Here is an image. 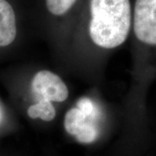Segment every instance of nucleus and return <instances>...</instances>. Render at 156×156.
I'll use <instances>...</instances> for the list:
<instances>
[{
	"instance_id": "6",
	"label": "nucleus",
	"mask_w": 156,
	"mask_h": 156,
	"mask_svg": "<svg viewBox=\"0 0 156 156\" xmlns=\"http://www.w3.org/2000/svg\"><path fill=\"white\" fill-rule=\"evenodd\" d=\"M28 116L31 119H39L44 122H51L55 119L56 110L54 103L36 101L27 109Z\"/></svg>"
},
{
	"instance_id": "1",
	"label": "nucleus",
	"mask_w": 156,
	"mask_h": 156,
	"mask_svg": "<svg viewBox=\"0 0 156 156\" xmlns=\"http://www.w3.org/2000/svg\"><path fill=\"white\" fill-rule=\"evenodd\" d=\"M89 36L102 50H114L128 39L132 27L129 0H90Z\"/></svg>"
},
{
	"instance_id": "3",
	"label": "nucleus",
	"mask_w": 156,
	"mask_h": 156,
	"mask_svg": "<svg viewBox=\"0 0 156 156\" xmlns=\"http://www.w3.org/2000/svg\"><path fill=\"white\" fill-rule=\"evenodd\" d=\"M132 26L140 48L156 50V0H135Z\"/></svg>"
},
{
	"instance_id": "4",
	"label": "nucleus",
	"mask_w": 156,
	"mask_h": 156,
	"mask_svg": "<svg viewBox=\"0 0 156 156\" xmlns=\"http://www.w3.org/2000/svg\"><path fill=\"white\" fill-rule=\"evenodd\" d=\"M31 91L36 101L61 103L67 100L69 92L64 81L49 69L36 73L31 80Z\"/></svg>"
},
{
	"instance_id": "8",
	"label": "nucleus",
	"mask_w": 156,
	"mask_h": 156,
	"mask_svg": "<svg viewBox=\"0 0 156 156\" xmlns=\"http://www.w3.org/2000/svg\"><path fill=\"white\" fill-rule=\"evenodd\" d=\"M3 117H4V112H3V108H2V107L0 105V124L2 122V121H3Z\"/></svg>"
},
{
	"instance_id": "2",
	"label": "nucleus",
	"mask_w": 156,
	"mask_h": 156,
	"mask_svg": "<svg viewBox=\"0 0 156 156\" xmlns=\"http://www.w3.org/2000/svg\"><path fill=\"white\" fill-rule=\"evenodd\" d=\"M99 118L100 111L96 104L89 97H83L66 112L63 126L78 142L90 144L99 137Z\"/></svg>"
},
{
	"instance_id": "7",
	"label": "nucleus",
	"mask_w": 156,
	"mask_h": 156,
	"mask_svg": "<svg viewBox=\"0 0 156 156\" xmlns=\"http://www.w3.org/2000/svg\"><path fill=\"white\" fill-rule=\"evenodd\" d=\"M77 0H45L46 8L50 14L59 17L66 14Z\"/></svg>"
},
{
	"instance_id": "5",
	"label": "nucleus",
	"mask_w": 156,
	"mask_h": 156,
	"mask_svg": "<svg viewBox=\"0 0 156 156\" xmlns=\"http://www.w3.org/2000/svg\"><path fill=\"white\" fill-rule=\"evenodd\" d=\"M17 35V17L7 0H0V47L5 48L15 41Z\"/></svg>"
}]
</instances>
